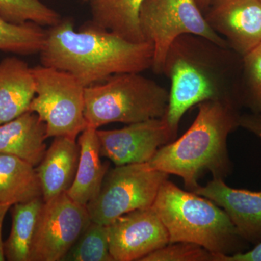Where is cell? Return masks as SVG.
I'll return each mask as SVG.
<instances>
[{
	"instance_id": "6da1fadb",
	"label": "cell",
	"mask_w": 261,
	"mask_h": 261,
	"mask_svg": "<svg viewBox=\"0 0 261 261\" xmlns=\"http://www.w3.org/2000/svg\"><path fill=\"white\" fill-rule=\"evenodd\" d=\"M243 57L229 47L195 34H184L168 49L163 73L171 81L164 115L177 135L182 117L205 101H221L240 108L239 85Z\"/></svg>"
},
{
	"instance_id": "7a4b0ae2",
	"label": "cell",
	"mask_w": 261,
	"mask_h": 261,
	"mask_svg": "<svg viewBox=\"0 0 261 261\" xmlns=\"http://www.w3.org/2000/svg\"><path fill=\"white\" fill-rule=\"evenodd\" d=\"M41 50V65L68 72L84 87L112 75L142 73L152 68L153 46L132 42L91 23L79 32L70 19L49 27Z\"/></svg>"
},
{
	"instance_id": "3957f363",
	"label": "cell",
	"mask_w": 261,
	"mask_h": 261,
	"mask_svg": "<svg viewBox=\"0 0 261 261\" xmlns=\"http://www.w3.org/2000/svg\"><path fill=\"white\" fill-rule=\"evenodd\" d=\"M197 106L198 113L189 129L160 147L147 162L152 169L181 178L191 192L205 173L224 179L232 171L227 140L238 128L240 116V108L231 103L209 100Z\"/></svg>"
},
{
	"instance_id": "277c9868",
	"label": "cell",
	"mask_w": 261,
	"mask_h": 261,
	"mask_svg": "<svg viewBox=\"0 0 261 261\" xmlns=\"http://www.w3.org/2000/svg\"><path fill=\"white\" fill-rule=\"evenodd\" d=\"M152 207L167 229L169 243H195L225 255L246 248L247 242L221 207L194 192L181 190L168 178L161 185Z\"/></svg>"
},
{
	"instance_id": "5b68a950",
	"label": "cell",
	"mask_w": 261,
	"mask_h": 261,
	"mask_svg": "<svg viewBox=\"0 0 261 261\" xmlns=\"http://www.w3.org/2000/svg\"><path fill=\"white\" fill-rule=\"evenodd\" d=\"M84 116L87 126L137 123L162 118L167 111L169 92L141 73H120L85 87Z\"/></svg>"
},
{
	"instance_id": "8992f818",
	"label": "cell",
	"mask_w": 261,
	"mask_h": 261,
	"mask_svg": "<svg viewBox=\"0 0 261 261\" xmlns=\"http://www.w3.org/2000/svg\"><path fill=\"white\" fill-rule=\"evenodd\" d=\"M36 95L29 111L44 122L49 137H76L87 127L85 87L68 72L37 65L32 68Z\"/></svg>"
},
{
	"instance_id": "52a82bcc",
	"label": "cell",
	"mask_w": 261,
	"mask_h": 261,
	"mask_svg": "<svg viewBox=\"0 0 261 261\" xmlns=\"http://www.w3.org/2000/svg\"><path fill=\"white\" fill-rule=\"evenodd\" d=\"M140 25L145 42L153 46L151 68L157 74H162L171 44L184 34L201 36L228 47L207 23L196 0H145L140 10Z\"/></svg>"
},
{
	"instance_id": "ba28073f",
	"label": "cell",
	"mask_w": 261,
	"mask_h": 261,
	"mask_svg": "<svg viewBox=\"0 0 261 261\" xmlns=\"http://www.w3.org/2000/svg\"><path fill=\"white\" fill-rule=\"evenodd\" d=\"M168 176L152 169L147 163L108 170L99 193L87 205L91 220L108 225L132 211L152 207Z\"/></svg>"
},
{
	"instance_id": "9c48e42d",
	"label": "cell",
	"mask_w": 261,
	"mask_h": 261,
	"mask_svg": "<svg viewBox=\"0 0 261 261\" xmlns=\"http://www.w3.org/2000/svg\"><path fill=\"white\" fill-rule=\"evenodd\" d=\"M87 206L66 192L44 202L39 214L30 261H61L90 224Z\"/></svg>"
},
{
	"instance_id": "30bf717a",
	"label": "cell",
	"mask_w": 261,
	"mask_h": 261,
	"mask_svg": "<svg viewBox=\"0 0 261 261\" xmlns=\"http://www.w3.org/2000/svg\"><path fill=\"white\" fill-rule=\"evenodd\" d=\"M97 136L101 156L116 166H123L148 162L160 147L177 135L163 116L130 123L119 129H97Z\"/></svg>"
},
{
	"instance_id": "8fae6325",
	"label": "cell",
	"mask_w": 261,
	"mask_h": 261,
	"mask_svg": "<svg viewBox=\"0 0 261 261\" xmlns=\"http://www.w3.org/2000/svg\"><path fill=\"white\" fill-rule=\"evenodd\" d=\"M107 226L113 261H140L170 243L167 229L152 207L123 215Z\"/></svg>"
},
{
	"instance_id": "7c38bea8",
	"label": "cell",
	"mask_w": 261,
	"mask_h": 261,
	"mask_svg": "<svg viewBox=\"0 0 261 261\" xmlns=\"http://www.w3.org/2000/svg\"><path fill=\"white\" fill-rule=\"evenodd\" d=\"M207 23L242 57L261 43L260 0H211Z\"/></svg>"
},
{
	"instance_id": "4fadbf2b",
	"label": "cell",
	"mask_w": 261,
	"mask_h": 261,
	"mask_svg": "<svg viewBox=\"0 0 261 261\" xmlns=\"http://www.w3.org/2000/svg\"><path fill=\"white\" fill-rule=\"evenodd\" d=\"M219 205L247 243H261V191L228 186L223 178H213L194 191Z\"/></svg>"
},
{
	"instance_id": "5bb4252c",
	"label": "cell",
	"mask_w": 261,
	"mask_h": 261,
	"mask_svg": "<svg viewBox=\"0 0 261 261\" xmlns=\"http://www.w3.org/2000/svg\"><path fill=\"white\" fill-rule=\"evenodd\" d=\"M80 156L78 142L69 137H55L37 166L44 202L66 192L74 181Z\"/></svg>"
},
{
	"instance_id": "9a60e30c",
	"label": "cell",
	"mask_w": 261,
	"mask_h": 261,
	"mask_svg": "<svg viewBox=\"0 0 261 261\" xmlns=\"http://www.w3.org/2000/svg\"><path fill=\"white\" fill-rule=\"evenodd\" d=\"M47 139L45 123L27 111L0 125V154L16 156L36 167L47 151Z\"/></svg>"
},
{
	"instance_id": "2e32d148",
	"label": "cell",
	"mask_w": 261,
	"mask_h": 261,
	"mask_svg": "<svg viewBox=\"0 0 261 261\" xmlns=\"http://www.w3.org/2000/svg\"><path fill=\"white\" fill-rule=\"evenodd\" d=\"M35 95L32 68L16 57L0 61V125L29 111Z\"/></svg>"
},
{
	"instance_id": "e0dca14e",
	"label": "cell",
	"mask_w": 261,
	"mask_h": 261,
	"mask_svg": "<svg viewBox=\"0 0 261 261\" xmlns=\"http://www.w3.org/2000/svg\"><path fill=\"white\" fill-rule=\"evenodd\" d=\"M80 156L74 181L66 194L81 205L87 206L99 193L109 164L101 161L97 128L87 126L80 134Z\"/></svg>"
},
{
	"instance_id": "ac0fdd59",
	"label": "cell",
	"mask_w": 261,
	"mask_h": 261,
	"mask_svg": "<svg viewBox=\"0 0 261 261\" xmlns=\"http://www.w3.org/2000/svg\"><path fill=\"white\" fill-rule=\"evenodd\" d=\"M145 0H90L92 23L132 42H145L140 10Z\"/></svg>"
},
{
	"instance_id": "d6986e66",
	"label": "cell",
	"mask_w": 261,
	"mask_h": 261,
	"mask_svg": "<svg viewBox=\"0 0 261 261\" xmlns=\"http://www.w3.org/2000/svg\"><path fill=\"white\" fill-rule=\"evenodd\" d=\"M42 197L35 166L11 154H0V204L13 206Z\"/></svg>"
},
{
	"instance_id": "ffe728a7",
	"label": "cell",
	"mask_w": 261,
	"mask_h": 261,
	"mask_svg": "<svg viewBox=\"0 0 261 261\" xmlns=\"http://www.w3.org/2000/svg\"><path fill=\"white\" fill-rule=\"evenodd\" d=\"M44 203L42 197H39L13 205L11 231L4 243L5 259L10 261L31 260L33 241Z\"/></svg>"
},
{
	"instance_id": "44dd1931",
	"label": "cell",
	"mask_w": 261,
	"mask_h": 261,
	"mask_svg": "<svg viewBox=\"0 0 261 261\" xmlns=\"http://www.w3.org/2000/svg\"><path fill=\"white\" fill-rule=\"evenodd\" d=\"M42 27L32 22L10 23L0 15V51L21 56L39 54L47 36Z\"/></svg>"
},
{
	"instance_id": "7402d4cb",
	"label": "cell",
	"mask_w": 261,
	"mask_h": 261,
	"mask_svg": "<svg viewBox=\"0 0 261 261\" xmlns=\"http://www.w3.org/2000/svg\"><path fill=\"white\" fill-rule=\"evenodd\" d=\"M64 261H113L107 225L91 221L72 246Z\"/></svg>"
},
{
	"instance_id": "603a6c76",
	"label": "cell",
	"mask_w": 261,
	"mask_h": 261,
	"mask_svg": "<svg viewBox=\"0 0 261 261\" xmlns=\"http://www.w3.org/2000/svg\"><path fill=\"white\" fill-rule=\"evenodd\" d=\"M0 15L10 23L32 22L41 27H53L62 20L58 12L40 0H0Z\"/></svg>"
},
{
	"instance_id": "cb8c5ba5",
	"label": "cell",
	"mask_w": 261,
	"mask_h": 261,
	"mask_svg": "<svg viewBox=\"0 0 261 261\" xmlns=\"http://www.w3.org/2000/svg\"><path fill=\"white\" fill-rule=\"evenodd\" d=\"M239 99L251 113H261V43L243 57Z\"/></svg>"
},
{
	"instance_id": "d4e9b609",
	"label": "cell",
	"mask_w": 261,
	"mask_h": 261,
	"mask_svg": "<svg viewBox=\"0 0 261 261\" xmlns=\"http://www.w3.org/2000/svg\"><path fill=\"white\" fill-rule=\"evenodd\" d=\"M140 261H214V253L197 244L178 242L168 243Z\"/></svg>"
},
{
	"instance_id": "484cf974",
	"label": "cell",
	"mask_w": 261,
	"mask_h": 261,
	"mask_svg": "<svg viewBox=\"0 0 261 261\" xmlns=\"http://www.w3.org/2000/svg\"><path fill=\"white\" fill-rule=\"evenodd\" d=\"M214 261H261V243L248 251L239 252L231 255L214 253Z\"/></svg>"
},
{
	"instance_id": "4316f807",
	"label": "cell",
	"mask_w": 261,
	"mask_h": 261,
	"mask_svg": "<svg viewBox=\"0 0 261 261\" xmlns=\"http://www.w3.org/2000/svg\"><path fill=\"white\" fill-rule=\"evenodd\" d=\"M239 127L248 130L256 136L261 142V113H248L240 114Z\"/></svg>"
},
{
	"instance_id": "83f0119b",
	"label": "cell",
	"mask_w": 261,
	"mask_h": 261,
	"mask_svg": "<svg viewBox=\"0 0 261 261\" xmlns=\"http://www.w3.org/2000/svg\"><path fill=\"white\" fill-rule=\"evenodd\" d=\"M10 207H11V205H8V204H0V261L5 260L4 242L3 241V238H2V231H3V225L5 216Z\"/></svg>"
},
{
	"instance_id": "f1b7e54d",
	"label": "cell",
	"mask_w": 261,
	"mask_h": 261,
	"mask_svg": "<svg viewBox=\"0 0 261 261\" xmlns=\"http://www.w3.org/2000/svg\"><path fill=\"white\" fill-rule=\"evenodd\" d=\"M211 0H196L197 5H198L200 9L202 10L203 14H205L206 10L208 8L209 5L211 4Z\"/></svg>"
},
{
	"instance_id": "f546056e",
	"label": "cell",
	"mask_w": 261,
	"mask_h": 261,
	"mask_svg": "<svg viewBox=\"0 0 261 261\" xmlns=\"http://www.w3.org/2000/svg\"><path fill=\"white\" fill-rule=\"evenodd\" d=\"M84 1H85V2H89V1H90V0H84Z\"/></svg>"
},
{
	"instance_id": "4dcf8cb0",
	"label": "cell",
	"mask_w": 261,
	"mask_h": 261,
	"mask_svg": "<svg viewBox=\"0 0 261 261\" xmlns=\"http://www.w3.org/2000/svg\"><path fill=\"white\" fill-rule=\"evenodd\" d=\"M260 1H261V0H260Z\"/></svg>"
}]
</instances>
